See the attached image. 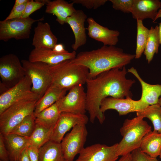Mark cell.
<instances>
[{
  "instance_id": "obj_43",
  "label": "cell",
  "mask_w": 161,
  "mask_h": 161,
  "mask_svg": "<svg viewBox=\"0 0 161 161\" xmlns=\"http://www.w3.org/2000/svg\"><path fill=\"white\" fill-rule=\"evenodd\" d=\"M159 34L160 44H161V22L159 24Z\"/></svg>"
},
{
  "instance_id": "obj_27",
  "label": "cell",
  "mask_w": 161,
  "mask_h": 161,
  "mask_svg": "<svg viewBox=\"0 0 161 161\" xmlns=\"http://www.w3.org/2000/svg\"><path fill=\"white\" fill-rule=\"evenodd\" d=\"M160 45L159 34V27H151L149 32L145 47L144 51L146 60L149 64L152 60L155 54L158 52Z\"/></svg>"
},
{
  "instance_id": "obj_13",
  "label": "cell",
  "mask_w": 161,
  "mask_h": 161,
  "mask_svg": "<svg viewBox=\"0 0 161 161\" xmlns=\"http://www.w3.org/2000/svg\"><path fill=\"white\" fill-rule=\"evenodd\" d=\"M89 118L86 114L62 112L53 129L50 140L61 143L65 134L75 126L87 123Z\"/></svg>"
},
{
  "instance_id": "obj_42",
  "label": "cell",
  "mask_w": 161,
  "mask_h": 161,
  "mask_svg": "<svg viewBox=\"0 0 161 161\" xmlns=\"http://www.w3.org/2000/svg\"><path fill=\"white\" fill-rule=\"evenodd\" d=\"M30 0H16L12 8L16 7L27 3Z\"/></svg>"
},
{
  "instance_id": "obj_16",
  "label": "cell",
  "mask_w": 161,
  "mask_h": 161,
  "mask_svg": "<svg viewBox=\"0 0 161 161\" xmlns=\"http://www.w3.org/2000/svg\"><path fill=\"white\" fill-rule=\"evenodd\" d=\"M88 25L87 28L89 36L102 43L103 45L115 46L118 41L119 32L110 30L96 22L92 17L87 19Z\"/></svg>"
},
{
  "instance_id": "obj_14",
  "label": "cell",
  "mask_w": 161,
  "mask_h": 161,
  "mask_svg": "<svg viewBox=\"0 0 161 161\" xmlns=\"http://www.w3.org/2000/svg\"><path fill=\"white\" fill-rule=\"evenodd\" d=\"M32 82L25 75L17 84L9 89L0 96V114L14 103L31 93Z\"/></svg>"
},
{
  "instance_id": "obj_35",
  "label": "cell",
  "mask_w": 161,
  "mask_h": 161,
  "mask_svg": "<svg viewBox=\"0 0 161 161\" xmlns=\"http://www.w3.org/2000/svg\"><path fill=\"white\" fill-rule=\"evenodd\" d=\"M131 161H159L157 158L151 157L143 152L140 148L131 153Z\"/></svg>"
},
{
  "instance_id": "obj_37",
  "label": "cell",
  "mask_w": 161,
  "mask_h": 161,
  "mask_svg": "<svg viewBox=\"0 0 161 161\" xmlns=\"http://www.w3.org/2000/svg\"><path fill=\"white\" fill-rule=\"evenodd\" d=\"M0 159L1 161H10L9 153L5 146L3 135L0 134Z\"/></svg>"
},
{
  "instance_id": "obj_25",
  "label": "cell",
  "mask_w": 161,
  "mask_h": 161,
  "mask_svg": "<svg viewBox=\"0 0 161 161\" xmlns=\"http://www.w3.org/2000/svg\"><path fill=\"white\" fill-rule=\"evenodd\" d=\"M39 161H65L60 143L49 140L40 147Z\"/></svg>"
},
{
  "instance_id": "obj_5",
  "label": "cell",
  "mask_w": 161,
  "mask_h": 161,
  "mask_svg": "<svg viewBox=\"0 0 161 161\" xmlns=\"http://www.w3.org/2000/svg\"><path fill=\"white\" fill-rule=\"evenodd\" d=\"M39 99L32 92L6 109L0 114V134L4 135L10 133L24 118L33 113Z\"/></svg>"
},
{
  "instance_id": "obj_1",
  "label": "cell",
  "mask_w": 161,
  "mask_h": 161,
  "mask_svg": "<svg viewBox=\"0 0 161 161\" xmlns=\"http://www.w3.org/2000/svg\"><path fill=\"white\" fill-rule=\"evenodd\" d=\"M127 72L125 66L115 68L87 80L86 110L91 123H94L96 118L101 124L104 121L105 115L100 110L101 102L104 99L109 97L121 99L132 97L130 89L135 81L126 78Z\"/></svg>"
},
{
  "instance_id": "obj_7",
  "label": "cell",
  "mask_w": 161,
  "mask_h": 161,
  "mask_svg": "<svg viewBox=\"0 0 161 161\" xmlns=\"http://www.w3.org/2000/svg\"><path fill=\"white\" fill-rule=\"evenodd\" d=\"M44 20V17L34 19L29 17L1 21L0 40L7 42L13 38L17 40L28 39L33 24Z\"/></svg>"
},
{
  "instance_id": "obj_36",
  "label": "cell",
  "mask_w": 161,
  "mask_h": 161,
  "mask_svg": "<svg viewBox=\"0 0 161 161\" xmlns=\"http://www.w3.org/2000/svg\"><path fill=\"white\" fill-rule=\"evenodd\" d=\"M27 3L12 8L5 20L20 18L23 15Z\"/></svg>"
},
{
  "instance_id": "obj_6",
  "label": "cell",
  "mask_w": 161,
  "mask_h": 161,
  "mask_svg": "<svg viewBox=\"0 0 161 161\" xmlns=\"http://www.w3.org/2000/svg\"><path fill=\"white\" fill-rule=\"evenodd\" d=\"M21 62L25 75L31 80V91L40 98L52 83L49 65L41 62H31L26 60H22Z\"/></svg>"
},
{
  "instance_id": "obj_39",
  "label": "cell",
  "mask_w": 161,
  "mask_h": 161,
  "mask_svg": "<svg viewBox=\"0 0 161 161\" xmlns=\"http://www.w3.org/2000/svg\"><path fill=\"white\" fill-rule=\"evenodd\" d=\"M28 148L25 149L22 152L18 161H30L28 154Z\"/></svg>"
},
{
  "instance_id": "obj_20",
  "label": "cell",
  "mask_w": 161,
  "mask_h": 161,
  "mask_svg": "<svg viewBox=\"0 0 161 161\" xmlns=\"http://www.w3.org/2000/svg\"><path fill=\"white\" fill-rule=\"evenodd\" d=\"M74 4L64 0H47L46 4V13L52 14L56 17V21L61 25L66 23V18L72 15L77 10Z\"/></svg>"
},
{
  "instance_id": "obj_21",
  "label": "cell",
  "mask_w": 161,
  "mask_h": 161,
  "mask_svg": "<svg viewBox=\"0 0 161 161\" xmlns=\"http://www.w3.org/2000/svg\"><path fill=\"white\" fill-rule=\"evenodd\" d=\"M127 72L133 75L141 85L142 92L140 100L148 106L157 104L161 95V84H151L145 82L133 67L128 69Z\"/></svg>"
},
{
  "instance_id": "obj_9",
  "label": "cell",
  "mask_w": 161,
  "mask_h": 161,
  "mask_svg": "<svg viewBox=\"0 0 161 161\" xmlns=\"http://www.w3.org/2000/svg\"><path fill=\"white\" fill-rule=\"evenodd\" d=\"M84 124L77 125L64 137L60 144L65 161H74L84 148L88 131Z\"/></svg>"
},
{
  "instance_id": "obj_46",
  "label": "cell",
  "mask_w": 161,
  "mask_h": 161,
  "mask_svg": "<svg viewBox=\"0 0 161 161\" xmlns=\"http://www.w3.org/2000/svg\"><path fill=\"white\" fill-rule=\"evenodd\" d=\"M159 156L160 158L161 159V150L160 151V153L159 154Z\"/></svg>"
},
{
  "instance_id": "obj_23",
  "label": "cell",
  "mask_w": 161,
  "mask_h": 161,
  "mask_svg": "<svg viewBox=\"0 0 161 161\" xmlns=\"http://www.w3.org/2000/svg\"><path fill=\"white\" fill-rule=\"evenodd\" d=\"M67 91L66 89L52 84L44 95L37 102L34 112L35 116L64 97Z\"/></svg>"
},
{
  "instance_id": "obj_12",
  "label": "cell",
  "mask_w": 161,
  "mask_h": 161,
  "mask_svg": "<svg viewBox=\"0 0 161 161\" xmlns=\"http://www.w3.org/2000/svg\"><path fill=\"white\" fill-rule=\"evenodd\" d=\"M148 106L140 99L136 100L130 97L121 99L109 97L102 101L100 110L104 113L109 109L115 110L122 116L142 110Z\"/></svg>"
},
{
  "instance_id": "obj_2",
  "label": "cell",
  "mask_w": 161,
  "mask_h": 161,
  "mask_svg": "<svg viewBox=\"0 0 161 161\" xmlns=\"http://www.w3.org/2000/svg\"><path fill=\"white\" fill-rule=\"evenodd\" d=\"M135 58V54L125 53L121 48L103 45L97 49L80 52L72 60L88 68L89 78H93L112 69L122 68Z\"/></svg>"
},
{
  "instance_id": "obj_32",
  "label": "cell",
  "mask_w": 161,
  "mask_h": 161,
  "mask_svg": "<svg viewBox=\"0 0 161 161\" xmlns=\"http://www.w3.org/2000/svg\"><path fill=\"white\" fill-rule=\"evenodd\" d=\"M47 1L30 0L26 4L24 12L21 18H26L30 17L31 14L46 4Z\"/></svg>"
},
{
  "instance_id": "obj_41",
  "label": "cell",
  "mask_w": 161,
  "mask_h": 161,
  "mask_svg": "<svg viewBox=\"0 0 161 161\" xmlns=\"http://www.w3.org/2000/svg\"><path fill=\"white\" fill-rule=\"evenodd\" d=\"M117 161H131V153L122 156Z\"/></svg>"
},
{
  "instance_id": "obj_11",
  "label": "cell",
  "mask_w": 161,
  "mask_h": 161,
  "mask_svg": "<svg viewBox=\"0 0 161 161\" xmlns=\"http://www.w3.org/2000/svg\"><path fill=\"white\" fill-rule=\"evenodd\" d=\"M117 144L109 146L97 143L84 147L75 161H117Z\"/></svg>"
},
{
  "instance_id": "obj_17",
  "label": "cell",
  "mask_w": 161,
  "mask_h": 161,
  "mask_svg": "<svg viewBox=\"0 0 161 161\" xmlns=\"http://www.w3.org/2000/svg\"><path fill=\"white\" fill-rule=\"evenodd\" d=\"M87 18V15L82 10H77L66 19V23L70 26L75 36V42L72 45L73 51H76L86 43L87 37L85 22Z\"/></svg>"
},
{
  "instance_id": "obj_38",
  "label": "cell",
  "mask_w": 161,
  "mask_h": 161,
  "mask_svg": "<svg viewBox=\"0 0 161 161\" xmlns=\"http://www.w3.org/2000/svg\"><path fill=\"white\" fill-rule=\"evenodd\" d=\"M28 156L30 161H39V149L29 146L27 148Z\"/></svg>"
},
{
  "instance_id": "obj_15",
  "label": "cell",
  "mask_w": 161,
  "mask_h": 161,
  "mask_svg": "<svg viewBox=\"0 0 161 161\" xmlns=\"http://www.w3.org/2000/svg\"><path fill=\"white\" fill-rule=\"evenodd\" d=\"M76 55L75 51L70 52L67 50L58 53L50 49L34 48L30 54L28 60L31 62H41L53 65L66 60L74 59Z\"/></svg>"
},
{
  "instance_id": "obj_8",
  "label": "cell",
  "mask_w": 161,
  "mask_h": 161,
  "mask_svg": "<svg viewBox=\"0 0 161 161\" xmlns=\"http://www.w3.org/2000/svg\"><path fill=\"white\" fill-rule=\"evenodd\" d=\"M25 76L21 62L16 55L9 54L0 58L1 83L8 89L21 81Z\"/></svg>"
},
{
  "instance_id": "obj_3",
  "label": "cell",
  "mask_w": 161,
  "mask_h": 161,
  "mask_svg": "<svg viewBox=\"0 0 161 161\" xmlns=\"http://www.w3.org/2000/svg\"><path fill=\"white\" fill-rule=\"evenodd\" d=\"M49 66L52 84L67 91L75 86L86 83L89 78L88 68L74 63L72 59Z\"/></svg>"
},
{
  "instance_id": "obj_22",
  "label": "cell",
  "mask_w": 161,
  "mask_h": 161,
  "mask_svg": "<svg viewBox=\"0 0 161 161\" xmlns=\"http://www.w3.org/2000/svg\"><path fill=\"white\" fill-rule=\"evenodd\" d=\"M3 136L8 147L10 161H18L22 152L29 146V138L12 134Z\"/></svg>"
},
{
  "instance_id": "obj_31",
  "label": "cell",
  "mask_w": 161,
  "mask_h": 161,
  "mask_svg": "<svg viewBox=\"0 0 161 161\" xmlns=\"http://www.w3.org/2000/svg\"><path fill=\"white\" fill-rule=\"evenodd\" d=\"M137 21V35L135 51L136 59L140 58L144 51L147 41L149 29L143 25V21Z\"/></svg>"
},
{
  "instance_id": "obj_10",
  "label": "cell",
  "mask_w": 161,
  "mask_h": 161,
  "mask_svg": "<svg viewBox=\"0 0 161 161\" xmlns=\"http://www.w3.org/2000/svg\"><path fill=\"white\" fill-rule=\"evenodd\" d=\"M69 91L55 103L60 112L85 114L86 96L83 85L75 86Z\"/></svg>"
},
{
  "instance_id": "obj_26",
  "label": "cell",
  "mask_w": 161,
  "mask_h": 161,
  "mask_svg": "<svg viewBox=\"0 0 161 161\" xmlns=\"http://www.w3.org/2000/svg\"><path fill=\"white\" fill-rule=\"evenodd\" d=\"M61 113L55 103L36 115L35 123L47 128H52L56 125Z\"/></svg>"
},
{
  "instance_id": "obj_29",
  "label": "cell",
  "mask_w": 161,
  "mask_h": 161,
  "mask_svg": "<svg viewBox=\"0 0 161 161\" xmlns=\"http://www.w3.org/2000/svg\"><path fill=\"white\" fill-rule=\"evenodd\" d=\"M136 113L137 116L148 119L153 125V131L161 133V106L157 104L148 106Z\"/></svg>"
},
{
  "instance_id": "obj_24",
  "label": "cell",
  "mask_w": 161,
  "mask_h": 161,
  "mask_svg": "<svg viewBox=\"0 0 161 161\" xmlns=\"http://www.w3.org/2000/svg\"><path fill=\"white\" fill-rule=\"evenodd\" d=\"M140 148L149 156L157 158L161 150V133L149 131L143 138Z\"/></svg>"
},
{
  "instance_id": "obj_18",
  "label": "cell",
  "mask_w": 161,
  "mask_h": 161,
  "mask_svg": "<svg viewBox=\"0 0 161 161\" xmlns=\"http://www.w3.org/2000/svg\"><path fill=\"white\" fill-rule=\"evenodd\" d=\"M34 30L32 45L34 48L52 49L57 44L58 39L53 33L48 23L38 21Z\"/></svg>"
},
{
  "instance_id": "obj_34",
  "label": "cell",
  "mask_w": 161,
  "mask_h": 161,
  "mask_svg": "<svg viewBox=\"0 0 161 161\" xmlns=\"http://www.w3.org/2000/svg\"><path fill=\"white\" fill-rule=\"evenodd\" d=\"M107 0H72L73 3L80 4L88 9H96L104 5Z\"/></svg>"
},
{
  "instance_id": "obj_47",
  "label": "cell",
  "mask_w": 161,
  "mask_h": 161,
  "mask_svg": "<svg viewBox=\"0 0 161 161\" xmlns=\"http://www.w3.org/2000/svg\"></svg>"
},
{
  "instance_id": "obj_44",
  "label": "cell",
  "mask_w": 161,
  "mask_h": 161,
  "mask_svg": "<svg viewBox=\"0 0 161 161\" xmlns=\"http://www.w3.org/2000/svg\"><path fill=\"white\" fill-rule=\"evenodd\" d=\"M161 18V5L160 8V9H159V10L158 12V13H157V16L155 19V20L153 22H155V21L158 18Z\"/></svg>"
},
{
  "instance_id": "obj_4",
  "label": "cell",
  "mask_w": 161,
  "mask_h": 161,
  "mask_svg": "<svg viewBox=\"0 0 161 161\" xmlns=\"http://www.w3.org/2000/svg\"><path fill=\"white\" fill-rule=\"evenodd\" d=\"M141 116L126 119L120 129L123 138L118 143L117 152L119 156L130 153L140 148L142 139L151 131V126Z\"/></svg>"
},
{
  "instance_id": "obj_30",
  "label": "cell",
  "mask_w": 161,
  "mask_h": 161,
  "mask_svg": "<svg viewBox=\"0 0 161 161\" xmlns=\"http://www.w3.org/2000/svg\"><path fill=\"white\" fill-rule=\"evenodd\" d=\"M35 116L34 113L27 116L9 134H14L29 138L35 127Z\"/></svg>"
},
{
  "instance_id": "obj_19",
  "label": "cell",
  "mask_w": 161,
  "mask_h": 161,
  "mask_svg": "<svg viewBox=\"0 0 161 161\" xmlns=\"http://www.w3.org/2000/svg\"><path fill=\"white\" fill-rule=\"evenodd\" d=\"M161 5V1L159 0H134L131 13L136 20L143 21L149 18L153 22Z\"/></svg>"
},
{
  "instance_id": "obj_45",
  "label": "cell",
  "mask_w": 161,
  "mask_h": 161,
  "mask_svg": "<svg viewBox=\"0 0 161 161\" xmlns=\"http://www.w3.org/2000/svg\"><path fill=\"white\" fill-rule=\"evenodd\" d=\"M157 104L161 106V95L160 96V97L159 98L158 102Z\"/></svg>"
},
{
  "instance_id": "obj_33",
  "label": "cell",
  "mask_w": 161,
  "mask_h": 161,
  "mask_svg": "<svg viewBox=\"0 0 161 161\" xmlns=\"http://www.w3.org/2000/svg\"><path fill=\"white\" fill-rule=\"evenodd\" d=\"M134 0H109L113 8L124 13H129L131 11Z\"/></svg>"
},
{
  "instance_id": "obj_28",
  "label": "cell",
  "mask_w": 161,
  "mask_h": 161,
  "mask_svg": "<svg viewBox=\"0 0 161 161\" xmlns=\"http://www.w3.org/2000/svg\"><path fill=\"white\" fill-rule=\"evenodd\" d=\"M54 127L48 129L36 124L35 129L29 137V146L39 149L50 140Z\"/></svg>"
},
{
  "instance_id": "obj_40",
  "label": "cell",
  "mask_w": 161,
  "mask_h": 161,
  "mask_svg": "<svg viewBox=\"0 0 161 161\" xmlns=\"http://www.w3.org/2000/svg\"><path fill=\"white\" fill-rule=\"evenodd\" d=\"M52 50L58 53H63L67 51L65 49L63 44H57Z\"/></svg>"
}]
</instances>
